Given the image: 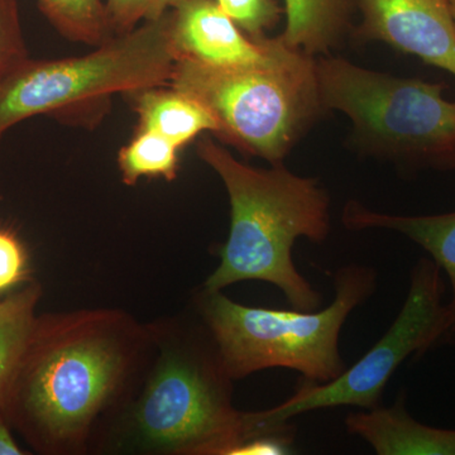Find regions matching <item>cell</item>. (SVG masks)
I'll return each instance as SVG.
<instances>
[{"instance_id":"cell-1","label":"cell","mask_w":455,"mask_h":455,"mask_svg":"<svg viewBox=\"0 0 455 455\" xmlns=\"http://www.w3.org/2000/svg\"><path fill=\"white\" fill-rule=\"evenodd\" d=\"M148 325L127 311L97 307L36 317L3 411L35 453L92 454L130 394Z\"/></svg>"},{"instance_id":"cell-2","label":"cell","mask_w":455,"mask_h":455,"mask_svg":"<svg viewBox=\"0 0 455 455\" xmlns=\"http://www.w3.org/2000/svg\"><path fill=\"white\" fill-rule=\"evenodd\" d=\"M147 325L139 376L92 454L238 455L244 411L206 326L193 309Z\"/></svg>"},{"instance_id":"cell-3","label":"cell","mask_w":455,"mask_h":455,"mask_svg":"<svg viewBox=\"0 0 455 455\" xmlns=\"http://www.w3.org/2000/svg\"><path fill=\"white\" fill-rule=\"evenodd\" d=\"M196 151L223 181L230 204L229 235L204 289L223 291L230 284L260 281L276 286L293 309H319L322 293L298 271L292 252L298 239L320 244L328 238V191L283 164L259 169L241 163L209 137Z\"/></svg>"},{"instance_id":"cell-4","label":"cell","mask_w":455,"mask_h":455,"mask_svg":"<svg viewBox=\"0 0 455 455\" xmlns=\"http://www.w3.org/2000/svg\"><path fill=\"white\" fill-rule=\"evenodd\" d=\"M169 85L205 107L228 145L271 164H283L317 116L320 101L314 56L267 37V55L247 66L176 60Z\"/></svg>"},{"instance_id":"cell-5","label":"cell","mask_w":455,"mask_h":455,"mask_svg":"<svg viewBox=\"0 0 455 455\" xmlns=\"http://www.w3.org/2000/svg\"><path fill=\"white\" fill-rule=\"evenodd\" d=\"M333 301L322 310L247 307L223 291L196 290L191 309L211 333L233 381L271 368L296 371L302 379L326 383L347 370L340 331L352 311L379 284L371 266L350 263L335 272Z\"/></svg>"},{"instance_id":"cell-6","label":"cell","mask_w":455,"mask_h":455,"mask_svg":"<svg viewBox=\"0 0 455 455\" xmlns=\"http://www.w3.org/2000/svg\"><path fill=\"white\" fill-rule=\"evenodd\" d=\"M324 112L346 114L362 152L411 169L455 170V100L442 83L398 77L341 57L316 61Z\"/></svg>"},{"instance_id":"cell-7","label":"cell","mask_w":455,"mask_h":455,"mask_svg":"<svg viewBox=\"0 0 455 455\" xmlns=\"http://www.w3.org/2000/svg\"><path fill=\"white\" fill-rule=\"evenodd\" d=\"M176 60L169 12L114 35L86 55L29 59L0 85V139L32 116L169 85Z\"/></svg>"},{"instance_id":"cell-8","label":"cell","mask_w":455,"mask_h":455,"mask_svg":"<svg viewBox=\"0 0 455 455\" xmlns=\"http://www.w3.org/2000/svg\"><path fill=\"white\" fill-rule=\"evenodd\" d=\"M442 269L431 259H419L410 275L409 293L400 313L381 339L355 366L326 383L302 379L295 394L280 405L244 411L245 440L295 439L291 419L317 410L381 406L383 392L407 358L421 357L442 344L447 302Z\"/></svg>"},{"instance_id":"cell-9","label":"cell","mask_w":455,"mask_h":455,"mask_svg":"<svg viewBox=\"0 0 455 455\" xmlns=\"http://www.w3.org/2000/svg\"><path fill=\"white\" fill-rule=\"evenodd\" d=\"M362 40L381 41L455 76V23L448 0H359Z\"/></svg>"},{"instance_id":"cell-10","label":"cell","mask_w":455,"mask_h":455,"mask_svg":"<svg viewBox=\"0 0 455 455\" xmlns=\"http://www.w3.org/2000/svg\"><path fill=\"white\" fill-rule=\"evenodd\" d=\"M169 14L178 59L233 68L257 64L267 55V36L245 35L215 0H181Z\"/></svg>"},{"instance_id":"cell-11","label":"cell","mask_w":455,"mask_h":455,"mask_svg":"<svg viewBox=\"0 0 455 455\" xmlns=\"http://www.w3.org/2000/svg\"><path fill=\"white\" fill-rule=\"evenodd\" d=\"M341 221L347 229L355 232L386 229L400 233L427 251L447 275L451 289L442 344L455 341V212L433 215L387 214L350 200L344 206Z\"/></svg>"},{"instance_id":"cell-12","label":"cell","mask_w":455,"mask_h":455,"mask_svg":"<svg viewBox=\"0 0 455 455\" xmlns=\"http://www.w3.org/2000/svg\"><path fill=\"white\" fill-rule=\"evenodd\" d=\"M344 424L379 455H455V430L415 420L407 411L405 392L392 406L350 412Z\"/></svg>"},{"instance_id":"cell-13","label":"cell","mask_w":455,"mask_h":455,"mask_svg":"<svg viewBox=\"0 0 455 455\" xmlns=\"http://www.w3.org/2000/svg\"><path fill=\"white\" fill-rule=\"evenodd\" d=\"M132 97L139 130L155 132L180 149L205 132L217 133V122L209 110L171 85L140 90Z\"/></svg>"},{"instance_id":"cell-14","label":"cell","mask_w":455,"mask_h":455,"mask_svg":"<svg viewBox=\"0 0 455 455\" xmlns=\"http://www.w3.org/2000/svg\"><path fill=\"white\" fill-rule=\"evenodd\" d=\"M350 8V0H284L281 40L310 56L329 55L348 32Z\"/></svg>"},{"instance_id":"cell-15","label":"cell","mask_w":455,"mask_h":455,"mask_svg":"<svg viewBox=\"0 0 455 455\" xmlns=\"http://www.w3.org/2000/svg\"><path fill=\"white\" fill-rule=\"evenodd\" d=\"M42 287L31 283L0 301V409L32 333Z\"/></svg>"},{"instance_id":"cell-16","label":"cell","mask_w":455,"mask_h":455,"mask_svg":"<svg viewBox=\"0 0 455 455\" xmlns=\"http://www.w3.org/2000/svg\"><path fill=\"white\" fill-rule=\"evenodd\" d=\"M41 13L66 40L97 47L114 36L104 0H36Z\"/></svg>"},{"instance_id":"cell-17","label":"cell","mask_w":455,"mask_h":455,"mask_svg":"<svg viewBox=\"0 0 455 455\" xmlns=\"http://www.w3.org/2000/svg\"><path fill=\"white\" fill-rule=\"evenodd\" d=\"M179 147L155 132L139 130L118 154V169L127 187L140 179L172 181L179 172Z\"/></svg>"},{"instance_id":"cell-18","label":"cell","mask_w":455,"mask_h":455,"mask_svg":"<svg viewBox=\"0 0 455 455\" xmlns=\"http://www.w3.org/2000/svg\"><path fill=\"white\" fill-rule=\"evenodd\" d=\"M28 60L18 0H0V85Z\"/></svg>"},{"instance_id":"cell-19","label":"cell","mask_w":455,"mask_h":455,"mask_svg":"<svg viewBox=\"0 0 455 455\" xmlns=\"http://www.w3.org/2000/svg\"><path fill=\"white\" fill-rule=\"evenodd\" d=\"M221 11L251 38H260L280 22L276 0H215Z\"/></svg>"},{"instance_id":"cell-20","label":"cell","mask_w":455,"mask_h":455,"mask_svg":"<svg viewBox=\"0 0 455 455\" xmlns=\"http://www.w3.org/2000/svg\"><path fill=\"white\" fill-rule=\"evenodd\" d=\"M114 35L164 16L181 0H104Z\"/></svg>"},{"instance_id":"cell-21","label":"cell","mask_w":455,"mask_h":455,"mask_svg":"<svg viewBox=\"0 0 455 455\" xmlns=\"http://www.w3.org/2000/svg\"><path fill=\"white\" fill-rule=\"evenodd\" d=\"M26 275L25 248L13 233L0 228V292L16 286Z\"/></svg>"},{"instance_id":"cell-22","label":"cell","mask_w":455,"mask_h":455,"mask_svg":"<svg viewBox=\"0 0 455 455\" xmlns=\"http://www.w3.org/2000/svg\"><path fill=\"white\" fill-rule=\"evenodd\" d=\"M12 430L13 429L9 424L7 416H5L3 409H0V455L29 454V451H25L20 447Z\"/></svg>"},{"instance_id":"cell-23","label":"cell","mask_w":455,"mask_h":455,"mask_svg":"<svg viewBox=\"0 0 455 455\" xmlns=\"http://www.w3.org/2000/svg\"><path fill=\"white\" fill-rule=\"evenodd\" d=\"M449 7H451V16H453L454 23H455V0H448Z\"/></svg>"}]
</instances>
